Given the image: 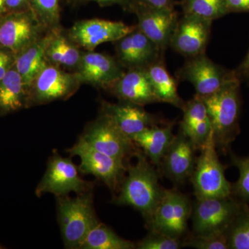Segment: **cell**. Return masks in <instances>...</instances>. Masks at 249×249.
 Returning <instances> with one entry per match:
<instances>
[{"label":"cell","mask_w":249,"mask_h":249,"mask_svg":"<svg viewBox=\"0 0 249 249\" xmlns=\"http://www.w3.org/2000/svg\"><path fill=\"white\" fill-rule=\"evenodd\" d=\"M134 157L137 162L127 165V175L121 183L115 203L132 206L140 212L146 224L151 219L164 189L159 183L158 173L154 165L149 162L144 152L138 150Z\"/></svg>","instance_id":"obj_1"},{"label":"cell","mask_w":249,"mask_h":249,"mask_svg":"<svg viewBox=\"0 0 249 249\" xmlns=\"http://www.w3.org/2000/svg\"><path fill=\"white\" fill-rule=\"evenodd\" d=\"M241 81L234 78L217 92L201 97L207 109L216 148L227 155L240 132Z\"/></svg>","instance_id":"obj_2"},{"label":"cell","mask_w":249,"mask_h":249,"mask_svg":"<svg viewBox=\"0 0 249 249\" xmlns=\"http://www.w3.org/2000/svg\"><path fill=\"white\" fill-rule=\"evenodd\" d=\"M57 212L62 240L66 249H79L89 231L99 220L93 208L92 193L58 196Z\"/></svg>","instance_id":"obj_3"},{"label":"cell","mask_w":249,"mask_h":249,"mask_svg":"<svg viewBox=\"0 0 249 249\" xmlns=\"http://www.w3.org/2000/svg\"><path fill=\"white\" fill-rule=\"evenodd\" d=\"M246 204L232 196L196 199L195 204H192V235L228 232Z\"/></svg>","instance_id":"obj_4"},{"label":"cell","mask_w":249,"mask_h":249,"mask_svg":"<svg viewBox=\"0 0 249 249\" xmlns=\"http://www.w3.org/2000/svg\"><path fill=\"white\" fill-rule=\"evenodd\" d=\"M191 178L196 199L232 196V184L225 177L213 135L200 150Z\"/></svg>","instance_id":"obj_5"},{"label":"cell","mask_w":249,"mask_h":249,"mask_svg":"<svg viewBox=\"0 0 249 249\" xmlns=\"http://www.w3.org/2000/svg\"><path fill=\"white\" fill-rule=\"evenodd\" d=\"M191 213L192 204L188 196L177 190L164 189L146 227L150 231L181 239L187 231Z\"/></svg>","instance_id":"obj_6"},{"label":"cell","mask_w":249,"mask_h":249,"mask_svg":"<svg viewBox=\"0 0 249 249\" xmlns=\"http://www.w3.org/2000/svg\"><path fill=\"white\" fill-rule=\"evenodd\" d=\"M67 151L71 157H79L80 173L93 175L112 192L120 188L127 172L125 161L98 151L82 137Z\"/></svg>","instance_id":"obj_7"},{"label":"cell","mask_w":249,"mask_h":249,"mask_svg":"<svg viewBox=\"0 0 249 249\" xmlns=\"http://www.w3.org/2000/svg\"><path fill=\"white\" fill-rule=\"evenodd\" d=\"M78 171L71 160L54 154L49 159L45 175L36 188V196L40 197L51 193L58 197L70 193L79 195L89 191L92 185L80 178Z\"/></svg>","instance_id":"obj_8"},{"label":"cell","mask_w":249,"mask_h":249,"mask_svg":"<svg viewBox=\"0 0 249 249\" xmlns=\"http://www.w3.org/2000/svg\"><path fill=\"white\" fill-rule=\"evenodd\" d=\"M177 75L179 79L191 83L200 97L213 94L228 82L237 78L234 70L217 65L205 53L188 58Z\"/></svg>","instance_id":"obj_9"},{"label":"cell","mask_w":249,"mask_h":249,"mask_svg":"<svg viewBox=\"0 0 249 249\" xmlns=\"http://www.w3.org/2000/svg\"><path fill=\"white\" fill-rule=\"evenodd\" d=\"M81 83L77 73L71 74L59 67L48 64L33 81L29 91L28 107L66 99L78 89Z\"/></svg>","instance_id":"obj_10"},{"label":"cell","mask_w":249,"mask_h":249,"mask_svg":"<svg viewBox=\"0 0 249 249\" xmlns=\"http://www.w3.org/2000/svg\"><path fill=\"white\" fill-rule=\"evenodd\" d=\"M41 24L31 9L5 15L0 18V46L16 55L38 38Z\"/></svg>","instance_id":"obj_11"},{"label":"cell","mask_w":249,"mask_h":249,"mask_svg":"<svg viewBox=\"0 0 249 249\" xmlns=\"http://www.w3.org/2000/svg\"><path fill=\"white\" fill-rule=\"evenodd\" d=\"M80 137L98 151L125 162L138 150L131 139L103 116L90 124Z\"/></svg>","instance_id":"obj_12"},{"label":"cell","mask_w":249,"mask_h":249,"mask_svg":"<svg viewBox=\"0 0 249 249\" xmlns=\"http://www.w3.org/2000/svg\"><path fill=\"white\" fill-rule=\"evenodd\" d=\"M213 21L183 14L174 29L169 46L178 53L192 58L205 53Z\"/></svg>","instance_id":"obj_13"},{"label":"cell","mask_w":249,"mask_h":249,"mask_svg":"<svg viewBox=\"0 0 249 249\" xmlns=\"http://www.w3.org/2000/svg\"><path fill=\"white\" fill-rule=\"evenodd\" d=\"M134 27L117 21L85 19L75 23L69 35L76 45L93 51L101 44L116 42L129 34Z\"/></svg>","instance_id":"obj_14"},{"label":"cell","mask_w":249,"mask_h":249,"mask_svg":"<svg viewBox=\"0 0 249 249\" xmlns=\"http://www.w3.org/2000/svg\"><path fill=\"white\" fill-rule=\"evenodd\" d=\"M101 111V116L132 141L137 134L159 124L155 116L145 111L142 106L133 103L103 102Z\"/></svg>","instance_id":"obj_15"},{"label":"cell","mask_w":249,"mask_h":249,"mask_svg":"<svg viewBox=\"0 0 249 249\" xmlns=\"http://www.w3.org/2000/svg\"><path fill=\"white\" fill-rule=\"evenodd\" d=\"M161 52L138 27L116 41L119 62L129 69L145 68L160 58Z\"/></svg>","instance_id":"obj_16"},{"label":"cell","mask_w":249,"mask_h":249,"mask_svg":"<svg viewBox=\"0 0 249 249\" xmlns=\"http://www.w3.org/2000/svg\"><path fill=\"white\" fill-rule=\"evenodd\" d=\"M196 150L191 139L179 129L160 163L165 177L175 183H182L191 178L196 166Z\"/></svg>","instance_id":"obj_17"},{"label":"cell","mask_w":249,"mask_h":249,"mask_svg":"<svg viewBox=\"0 0 249 249\" xmlns=\"http://www.w3.org/2000/svg\"><path fill=\"white\" fill-rule=\"evenodd\" d=\"M134 12L139 29L163 52L169 46L170 37L178 20L173 9H160L137 4Z\"/></svg>","instance_id":"obj_18"},{"label":"cell","mask_w":249,"mask_h":249,"mask_svg":"<svg viewBox=\"0 0 249 249\" xmlns=\"http://www.w3.org/2000/svg\"><path fill=\"white\" fill-rule=\"evenodd\" d=\"M121 65L106 54L89 51L82 54L76 73L81 83L109 88L124 74Z\"/></svg>","instance_id":"obj_19"},{"label":"cell","mask_w":249,"mask_h":249,"mask_svg":"<svg viewBox=\"0 0 249 249\" xmlns=\"http://www.w3.org/2000/svg\"><path fill=\"white\" fill-rule=\"evenodd\" d=\"M109 88L116 97L124 102L142 107L159 103L145 68L129 69Z\"/></svg>","instance_id":"obj_20"},{"label":"cell","mask_w":249,"mask_h":249,"mask_svg":"<svg viewBox=\"0 0 249 249\" xmlns=\"http://www.w3.org/2000/svg\"><path fill=\"white\" fill-rule=\"evenodd\" d=\"M51 36L52 33L45 37H39L16 55L15 67L22 77L28 93L36 77L49 64L46 50Z\"/></svg>","instance_id":"obj_21"},{"label":"cell","mask_w":249,"mask_h":249,"mask_svg":"<svg viewBox=\"0 0 249 249\" xmlns=\"http://www.w3.org/2000/svg\"><path fill=\"white\" fill-rule=\"evenodd\" d=\"M175 137L171 124L165 126H152L137 134L132 142L142 150L154 165L160 166L165 152Z\"/></svg>","instance_id":"obj_22"},{"label":"cell","mask_w":249,"mask_h":249,"mask_svg":"<svg viewBox=\"0 0 249 249\" xmlns=\"http://www.w3.org/2000/svg\"><path fill=\"white\" fill-rule=\"evenodd\" d=\"M29 93L14 66L0 80V116L28 107Z\"/></svg>","instance_id":"obj_23"},{"label":"cell","mask_w":249,"mask_h":249,"mask_svg":"<svg viewBox=\"0 0 249 249\" xmlns=\"http://www.w3.org/2000/svg\"><path fill=\"white\" fill-rule=\"evenodd\" d=\"M158 102L182 109L185 102L178 93L176 80L167 70L161 58L145 67Z\"/></svg>","instance_id":"obj_24"},{"label":"cell","mask_w":249,"mask_h":249,"mask_svg":"<svg viewBox=\"0 0 249 249\" xmlns=\"http://www.w3.org/2000/svg\"><path fill=\"white\" fill-rule=\"evenodd\" d=\"M76 44L60 33H52L46 50L49 64L58 67H78L82 54Z\"/></svg>","instance_id":"obj_25"},{"label":"cell","mask_w":249,"mask_h":249,"mask_svg":"<svg viewBox=\"0 0 249 249\" xmlns=\"http://www.w3.org/2000/svg\"><path fill=\"white\" fill-rule=\"evenodd\" d=\"M137 245L122 238L106 224L98 222L85 237L81 249H134Z\"/></svg>","instance_id":"obj_26"},{"label":"cell","mask_w":249,"mask_h":249,"mask_svg":"<svg viewBox=\"0 0 249 249\" xmlns=\"http://www.w3.org/2000/svg\"><path fill=\"white\" fill-rule=\"evenodd\" d=\"M183 14L213 21L228 14L224 0H183Z\"/></svg>","instance_id":"obj_27"},{"label":"cell","mask_w":249,"mask_h":249,"mask_svg":"<svg viewBox=\"0 0 249 249\" xmlns=\"http://www.w3.org/2000/svg\"><path fill=\"white\" fill-rule=\"evenodd\" d=\"M229 249H249V206L246 204L229 231Z\"/></svg>","instance_id":"obj_28"},{"label":"cell","mask_w":249,"mask_h":249,"mask_svg":"<svg viewBox=\"0 0 249 249\" xmlns=\"http://www.w3.org/2000/svg\"><path fill=\"white\" fill-rule=\"evenodd\" d=\"M231 164L236 167L240 173L237 182L232 184V196L243 202H249V155L239 157L230 150Z\"/></svg>","instance_id":"obj_29"},{"label":"cell","mask_w":249,"mask_h":249,"mask_svg":"<svg viewBox=\"0 0 249 249\" xmlns=\"http://www.w3.org/2000/svg\"><path fill=\"white\" fill-rule=\"evenodd\" d=\"M182 111V121L180 123V129L186 132L192 127L209 118L204 100L196 94L188 102L185 103Z\"/></svg>","instance_id":"obj_30"},{"label":"cell","mask_w":249,"mask_h":249,"mask_svg":"<svg viewBox=\"0 0 249 249\" xmlns=\"http://www.w3.org/2000/svg\"><path fill=\"white\" fill-rule=\"evenodd\" d=\"M31 9L41 24L55 27L60 20L59 0H30Z\"/></svg>","instance_id":"obj_31"},{"label":"cell","mask_w":249,"mask_h":249,"mask_svg":"<svg viewBox=\"0 0 249 249\" xmlns=\"http://www.w3.org/2000/svg\"><path fill=\"white\" fill-rule=\"evenodd\" d=\"M183 241V247L197 249H230L228 232L206 235H191Z\"/></svg>","instance_id":"obj_32"},{"label":"cell","mask_w":249,"mask_h":249,"mask_svg":"<svg viewBox=\"0 0 249 249\" xmlns=\"http://www.w3.org/2000/svg\"><path fill=\"white\" fill-rule=\"evenodd\" d=\"M182 241L180 238L149 231L148 235L136 245L139 249H178L183 247Z\"/></svg>","instance_id":"obj_33"},{"label":"cell","mask_w":249,"mask_h":249,"mask_svg":"<svg viewBox=\"0 0 249 249\" xmlns=\"http://www.w3.org/2000/svg\"><path fill=\"white\" fill-rule=\"evenodd\" d=\"M16 54L0 46V80L14 66Z\"/></svg>","instance_id":"obj_34"},{"label":"cell","mask_w":249,"mask_h":249,"mask_svg":"<svg viewBox=\"0 0 249 249\" xmlns=\"http://www.w3.org/2000/svg\"><path fill=\"white\" fill-rule=\"evenodd\" d=\"M228 14L249 13V0H224Z\"/></svg>","instance_id":"obj_35"},{"label":"cell","mask_w":249,"mask_h":249,"mask_svg":"<svg viewBox=\"0 0 249 249\" xmlns=\"http://www.w3.org/2000/svg\"><path fill=\"white\" fill-rule=\"evenodd\" d=\"M7 14L31 9L30 0H5Z\"/></svg>","instance_id":"obj_36"},{"label":"cell","mask_w":249,"mask_h":249,"mask_svg":"<svg viewBox=\"0 0 249 249\" xmlns=\"http://www.w3.org/2000/svg\"><path fill=\"white\" fill-rule=\"evenodd\" d=\"M137 4L154 9H173V0H137Z\"/></svg>","instance_id":"obj_37"},{"label":"cell","mask_w":249,"mask_h":249,"mask_svg":"<svg viewBox=\"0 0 249 249\" xmlns=\"http://www.w3.org/2000/svg\"><path fill=\"white\" fill-rule=\"evenodd\" d=\"M234 71L236 77L241 82L243 80H249V50L243 61L236 70H234Z\"/></svg>","instance_id":"obj_38"},{"label":"cell","mask_w":249,"mask_h":249,"mask_svg":"<svg viewBox=\"0 0 249 249\" xmlns=\"http://www.w3.org/2000/svg\"><path fill=\"white\" fill-rule=\"evenodd\" d=\"M88 1H96V2L99 3V4H114V3L123 4L126 0H88Z\"/></svg>","instance_id":"obj_39"},{"label":"cell","mask_w":249,"mask_h":249,"mask_svg":"<svg viewBox=\"0 0 249 249\" xmlns=\"http://www.w3.org/2000/svg\"><path fill=\"white\" fill-rule=\"evenodd\" d=\"M7 14L6 6H5V0H0V18Z\"/></svg>","instance_id":"obj_40"},{"label":"cell","mask_w":249,"mask_h":249,"mask_svg":"<svg viewBox=\"0 0 249 249\" xmlns=\"http://www.w3.org/2000/svg\"><path fill=\"white\" fill-rule=\"evenodd\" d=\"M0 249H2V247H0Z\"/></svg>","instance_id":"obj_41"}]
</instances>
